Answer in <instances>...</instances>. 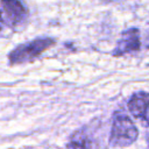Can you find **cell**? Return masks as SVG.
I'll list each match as a JSON object with an SVG mask.
<instances>
[{
	"mask_svg": "<svg viewBox=\"0 0 149 149\" xmlns=\"http://www.w3.org/2000/svg\"><path fill=\"white\" fill-rule=\"evenodd\" d=\"M128 108L135 118L147 120V111L149 108V93L137 92L133 94L128 102Z\"/></svg>",
	"mask_w": 149,
	"mask_h": 149,
	"instance_id": "5",
	"label": "cell"
},
{
	"mask_svg": "<svg viewBox=\"0 0 149 149\" xmlns=\"http://www.w3.org/2000/svg\"><path fill=\"white\" fill-rule=\"evenodd\" d=\"M6 13V17L12 26L22 22L27 16V10L20 0H0Z\"/></svg>",
	"mask_w": 149,
	"mask_h": 149,
	"instance_id": "4",
	"label": "cell"
},
{
	"mask_svg": "<svg viewBox=\"0 0 149 149\" xmlns=\"http://www.w3.org/2000/svg\"><path fill=\"white\" fill-rule=\"evenodd\" d=\"M68 147H78V148H86L92 147V143L88 142L86 137H84L83 133H77L71 137V142L68 144Z\"/></svg>",
	"mask_w": 149,
	"mask_h": 149,
	"instance_id": "6",
	"label": "cell"
},
{
	"mask_svg": "<svg viewBox=\"0 0 149 149\" xmlns=\"http://www.w3.org/2000/svg\"><path fill=\"white\" fill-rule=\"evenodd\" d=\"M137 129L133 121L123 115L115 114L109 136L111 147H128L137 139Z\"/></svg>",
	"mask_w": 149,
	"mask_h": 149,
	"instance_id": "1",
	"label": "cell"
},
{
	"mask_svg": "<svg viewBox=\"0 0 149 149\" xmlns=\"http://www.w3.org/2000/svg\"><path fill=\"white\" fill-rule=\"evenodd\" d=\"M54 43H55V41L52 38H48V37L36 38L30 42L23 43V44L19 45L17 48H15L13 51H10V54L8 56L9 63L10 64H21V63L29 62V61L38 57L43 51L49 49Z\"/></svg>",
	"mask_w": 149,
	"mask_h": 149,
	"instance_id": "2",
	"label": "cell"
},
{
	"mask_svg": "<svg viewBox=\"0 0 149 149\" xmlns=\"http://www.w3.org/2000/svg\"><path fill=\"white\" fill-rule=\"evenodd\" d=\"M140 33L136 28H130L121 34V38L113 50V56H122L127 52L136 51L140 49Z\"/></svg>",
	"mask_w": 149,
	"mask_h": 149,
	"instance_id": "3",
	"label": "cell"
},
{
	"mask_svg": "<svg viewBox=\"0 0 149 149\" xmlns=\"http://www.w3.org/2000/svg\"><path fill=\"white\" fill-rule=\"evenodd\" d=\"M1 21H2V19H1V14H0V28H1Z\"/></svg>",
	"mask_w": 149,
	"mask_h": 149,
	"instance_id": "7",
	"label": "cell"
},
{
	"mask_svg": "<svg viewBox=\"0 0 149 149\" xmlns=\"http://www.w3.org/2000/svg\"><path fill=\"white\" fill-rule=\"evenodd\" d=\"M148 143H149V136H148Z\"/></svg>",
	"mask_w": 149,
	"mask_h": 149,
	"instance_id": "8",
	"label": "cell"
}]
</instances>
